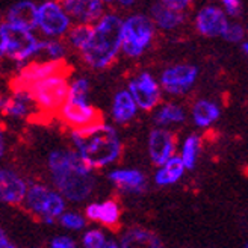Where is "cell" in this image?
<instances>
[{"instance_id":"obj_5","label":"cell","mask_w":248,"mask_h":248,"mask_svg":"<svg viewBox=\"0 0 248 248\" xmlns=\"http://www.w3.org/2000/svg\"><path fill=\"white\" fill-rule=\"evenodd\" d=\"M156 35V26L150 16L133 12L123 23V55L138 59L152 47Z\"/></svg>"},{"instance_id":"obj_10","label":"cell","mask_w":248,"mask_h":248,"mask_svg":"<svg viewBox=\"0 0 248 248\" xmlns=\"http://www.w3.org/2000/svg\"><path fill=\"white\" fill-rule=\"evenodd\" d=\"M26 204L32 212L38 214L46 222H53L56 217L64 214V198L61 192L48 189L44 185H32L28 189Z\"/></svg>"},{"instance_id":"obj_23","label":"cell","mask_w":248,"mask_h":248,"mask_svg":"<svg viewBox=\"0 0 248 248\" xmlns=\"http://www.w3.org/2000/svg\"><path fill=\"white\" fill-rule=\"evenodd\" d=\"M188 114L186 109L176 102H165L160 103L153 110V123L159 127H172L183 124Z\"/></svg>"},{"instance_id":"obj_40","label":"cell","mask_w":248,"mask_h":248,"mask_svg":"<svg viewBox=\"0 0 248 248\" xmlns=\"http://www.w3.org/2000/svg\"><path fill=\"white\" fill-rule=\"evenodd\" d=\"M103 2H105L106 5H109V3H115V0H103Z\"/></svg>"},{"instance_id":"obj_42","label":"cell","mask_w":248,"mask_h":248,"mask_svg":"<svg viewBox=\"0 0 248 248\" xmlns=\"http://www.w3.org/2000/svg\"><path fill=\"white\" fill-rule=\"evenodd\" d=\"M245 248H248V245H247V247H245Z\"/></svg>"},{"instance_id":"obj_32","label":"cell","mask_w":248,"mask_h":248,"mask_svg":"<svg viewBox=\"0 0 248 248\" xmlns=\"http://www.w3.org/2000/svg\"><path fill=\"white\" fill-rule=\"evenodd\" d=\"M61 222H62V226H65L67 229H73V230L82 229L85 224L83 218L78 214H62Z\"/></svg>"},{"instance_id":"obj_22","label":"cell","mask_w":248,"mask_h":248,"mask_svg":"<svg viewBox=\"0 0 248 248\" xmlns=\"http://www.w3.org/2000/svg\"><path fill=\"white\" fill-rule=\"evenodd\" d=\"M109 180L126 192H142L145 189V176L140 170L120 168L109 172Z\"/></svg>"},{"instance_id":"obj_25","label":"cell","mask_w":248,"mask_h":248,"mask_svg":"<svg viewBox=\"0 0 248 248\" xmlns=\"http://www.w3.org/2000/svg\"><path fill=\"white\" fill-rule=\"evenodd\" d=\"M86 217L93 221H102L103 224L114 226L120 218V207L112 200L103 203H91L86 207Z\"/></svg>"},{"instance_id":"obj_29","label":"cell","mask_w":248,"mask_h":248,"mask_svg":"<svg viewBox=\"0 0 248 248\" xmlns=\"http://www.w3.org/2000/svg\"><path fill=\"white\" fill-rule=\"evenodd\" d=\"M68 47L67 41H62V38H46L41 41L40 55L46 56V59L62 61L67 56Z\"/></svg>"},{"instance_id":"obj_13","label":"cell","mask_w":248,"mask_h":248,"mask_svg":"<svg viewBox=\"0 0 248 248\" xmlns=\"http://www.w3.org/2000/svg\"><path fill=\"white\" fill-rule=\"evenodd\" d=\"M230 17L222 6L206 5L198 9L194 17V28L198 35L204 38H222Z\"/></svg>"},{"instance_id":"obj_12","label":"cell","mask_w":248,"mask_h":248,"mask_svg":"<svg viewBox=\"0 0 248 248\" xmlns=\"http://www.w3.org/2000/svg\"><path fill=\"white\" fill-rule=\"evenodd\" d=\"M198 79V67L192 64H174L167 67L159 76L165 94L171 97L186 95Z\"/></svg>"},{"instance_id":"obj_2","label":"cell","mask_w":248,"mask_h":248,"mask_svg":"<svg viewBox=\"0 0 248 248\" xmlns=\"http://www.w3.org/2000/svg\"><path fill=\"white\" fill-rule=\"evenodd\" d=\"M48 170L56 189L71 202L85 200L94 189L93 168L85 164L76 150H53L48 155Z\"/></svg>"},{"instance_id":"obj_18","label":"cell","mask_w":248,"mask_h":248,"mask_svg":"<svg viewBox=\"0 0 248 248\" xmlns=\"http://www.w3.org/2000/svg\"><path fill=\"white\" fill-rule=\"evenodd\" d=\"M5 21L18 28L36 31L38 29V5L32 0H20L11 5L5 14Z\"/></svg>"},{"instance_id":"obj_30","label":"cell","mask_w":248,"mask_h":248,"mask_svg":"<svg viewBox=\"0 0 248 248\" xmlns=\"http://www.w3.org/2000/svg\"><path fill=\"white\" fill-rule=\"evenodd\" d=\"M245 28L238 21H232L229 23V26L222 35V40H226L227 43L236 44V43H244L245 41Z\"/></svg>"},{"instance_id":"obj_9","label":"cell","mask_w":248,"mask_h":248,"mask_svg":"<svg viewBox=\"0 0 248 248\" xmlns=\"http://www.w3.org/2000/svg\"><path fill=\"white\" fill-rule=\"evenodd\" d=\"M68 71L67 61H55V59H32L28 64L21 65V68L12 78L9 88L28 90L33 83L40 82L48 76H53L56 73Z\"/></svg>"},{"instance_id":"obj_41","label":"cell","mask_w":248,"mask_h":248,"mask_svg":"<svg viewBox=\"0 0 248 248\" xmlns=\"http://www.w3.org/2000/svg\"><path fill=\"white\" fill-rule=\"evenodd\" d=\"M58 2H61V3H64V2H67V0H58Z\"/></svg>"},{"instance_id":"obj_36","label":"cell","mask_w":248,"mask_h":248,"mask_svg":"<svg viewBox=\"0 0 248 248\" xmlns=\"http://www.w3.org/2000/svg\"><path fill=\"white\" fill-rule=\"evenodd\" d=\"M135 2L136 0H115V3L121 8H130L135 5Z\"/></svg>"},{"instance_id":"obj_7","label":"cell","mask_w":248,"mask_h":248,"mask_svg":"<svg viewBox=\"0 0 248 248\" xmlns=\"http://www.w3.org/2000/svg\"><path fill=\"white\" fill-rule=\"evenodd\" d=\"M73 18L58 0H44L38 5V29L46 38H64L73 28Z\"/></svg>"},{"instance_id":"obj_4","label":"cell","mask_w":248,"mask_h":248,"mask_svg":"<svg viewBox=\"0 0 248 248\" xmlns=\"http://www.w3.org/2000/svg\"><path fill=\"white\" fill-rule=\"evenodd\" d=\"M41 41L35 31L14 26L8 21L0 24V56L14 64L24 65L38 56Z\"/></svg>"},{"instance_id":"obj_38","label":"cell","mask_w":248,"mask_h":248,"mask_svg":"<svg viewBox=\"0 0 248 248\" xmlns=\"http://www.w3.org/2000/svg\"><path fill=\"white\" fill-rule=\"evenodd\" d=\"M103 248H120L115 242H106L105 245H103Z\"/></svg>"},{"instance_id":"obj_21","label":"cell","mask_w":248,"mask_h":248,"mask_svg":"<svg viewBox=\"0 0 248 248\" xmlns=\"http://www.w3.org/2000/svg\"><path fill=\"white\" fill-rule=\"evenodd\" d=\"M189 115L198 129H209L219 120L221 106L210 98H198L192 103Z\"/></svg>"},{"instance_id":"obj_17","label":"cell","mask_w":248,"mask_h":248,"mask_svg":"<svg viewBox=\"0 0 248 248\" xmlns=\"http://www.w3.org/2000/svg\"><path fill=\"white\" fill-rule=\"evenodd\" d=\"M28 185L16 171L3 168L0 171V197L8 204H18L26 200Z\"/></svg>"},{"instance_id":"obj_19","label":"cell","mask_w":248,"mask_h":248,"mask_svg":"<svg viewBox=\"0 0 248 248\" xmlns=\"http://www.w3.org/2000/svg\"><path fill=\"white\" fill-rule=\"evenodd\" d=\"M138 103L135 102L133 95L127 88L120 90L114 94L112 103H110V120L114 124H118V126L129 124L138 115Z\"/></svg>"},{"instance_id":"obj_15","label":"cell","mask_w":248,"mask_h":248,"mask_svg":"<svg viewBox=\"0 0 248 248\" xmlns=\"http://www.w3.org/2000/svg\"><path fill=\"white\" fill-rule=\"evenodd\" d=\"M0 110H2L3 117L11 120H24L38 109H36L33 98L28 90L9 88V93L0 100Z\"/></svg>"},{"instance_id":"obj_39","label":"cell","mask_w":248,"mask_h":248,"mask_svg":"<svg viewBox=\"0 0 248 248\" xmlns=\"http://www.w3.org/2000/svg\"><path fill=\"white\" fill-rule=\"evenodd\" d=\"M242 52L248 56V41H244L242 43Z\"/></svg>"},{"instance_id":"obj_33","label":"cell","mask_w":248,"mask_h":248,"mask_svg":"<svg viewBox=\"0 0 248 248\" xmlns=\"http://www.w3.org/2000/svg\"><path fill=\"white\" fill-rule=\"evenodd\" d=\"M221 6L224 8V11L229 14V17H238L241 16L242 11V2L241 0H219Z\"/></svg>"},{"instance_id":"obj_35","label":"cell","mask_w":248,"mask_h":248,"mask_svg":"<svg viewBox=\"0 0 248 248\" xmlns=\"http://www.w3.org/2000/svg\"><path fill=\"white\" fill-rule=\"evenodd\" d=\"M50 248H74V244H73V241H71V239L61 236V238L53 239V242H52Z\"/></svg>"},{"instance_id":"obj_14","label":"cell","mask_w":248,"mask_h":248,"mask_svg":"<svg viewBox=\"0 0 248 248\" xmlns=\"http://www.w3.org/2000/svg\"><path fill=\"white\" fill-rule=\"evenodd\" d=\"M147 147L152 162L157 167L164 165L167 160H170L172 156H176V150H177L176 133L170 127L156 126L148 133Z\"/></svg>"},{"instance_id":"obj_27","label":"cell","mask_w":248,"mask_h":248,"mask_svg":"<svg viewBox=\"0 0 248 248\" xmlns=\"http://www.w3.org/2000/svg\"><path fill=\"white\" fill-rule=\"evenodd\" d=\"M202 150V138L200 135L191 133L188 135L182 142L180 147V157L183 160V164L186 170H194L197 165V159Z\"/></svg>"},{"instance_id":"obj_34","label":"cell","mask_w":248,"mask_h":248,"mask_svg":"<svg viewBox=\"0 0 248 248\" xmlns=\"http://www.w3.org/2000/svg\"><path fill=\"white\" fill-rule=\"evenodd\" d=\"M162 2L172 6V8H177L180 11H186L191 6V3L194 2V0H162Z\"/></svg>"},{"instance_id":"obj_3","label":"cell","mask_w":248,"mask_h":248,"mask_svg":"<svg viewBox=\"0 0 248 248\" xmlns=\"http://www.w3.org/2000/svg\"><path fill=\"white\" fill-rule=\"evenodd\" d=\"M123 23L117 12L109 11L93 24V32L86 46L79 52L85 65L93 70H105L123 53Z\"/></svg>"},{"instance_id":"obj_24","label":"cell","mask_w":248,"mask_h":248,"mask_svg":"<svg viewBox=\"0 0 248 248\" xmlns=\"http://www.w3.org/2000/svg\"><path fill=\"white\" fill-rule=\"evenodd\" d=\"M185 170H186V167L183 164L180 155L179 156H172L170 160H167L164 165H160L157 168L156 174H155V182L159 186L174 185L182 179Z\"/></svg>"},{"instance_id":"obj_8","label":"cell","mask_w":248,"mask_h":248,"mask_svg":"<svg viewBox=\"0 0 248 248\" xmlns=\"http://www.w3.org/2000/svg\"><path fill=\"white\" fill-rule=\"evenodd\" d=\"M58 118L61 120L62 124H65L70 129H79L102 121L103 115L90 102V98L68 95L65 103L59 109Z\"/></svg>"},{"instance_id":"obj_11","label":"cell","mask_w":248,"mask_h":248,"mask_svg":"<svg viewBox=\"0 0 248 248\" xmlns=\"http://www.w3.org/2000/svg\"><path fill=\"white\" fill-rule=\"evenodd\" d=\"M127 90L142 112H153L162 102V85L148 71H141L133 76L127 83Z\"/></svg>"},{"instance_id":"obj_6","label":"cell","mask_w":248,"mask_h":248,"mask_svg":"<svg viewBox=\"0 0 248 248\" xmlns=\"http://www.w3.org/2000/svg\"><path fill=\"white\" fill-rule=\"evenodd\" d=\"M70 90L68 71L56 73L29 86L28 91L40 112L58 115L59 109L65 103Z\"/></svg>"},{"instance_id":"obj_20","label":"cell","mask_w":248,"mask_h":248,"mask_svg":"<svg viewBox=\"0 0 248 248\" xmlns=\"http://www.w3.org/2000/svg\"><path fill=\"white\" fill-rule=\"evenodd\" d=\"M150 17L155 23L156 29L171 32L179 29L185 23V11L172 8L164 3L162 0H157L150 8Z\"/></svg>"},{"instance_id":"obj_26","label":"cell","mask_w":248,"mask_h":248,"mask_svg":"<svg viewBox=\"0 0 248 248\" xmlns=\"http://www.w3.org/2000/svg\"><path fill=\"white\" fill-rule=\"evenodd\" d=\"M121 248H164V247L153 233L142 229H135L130 230L123 238Z\"/></svg>"},{"instance_id":"obj_16","label":"cell","mask_w":248,"mask_h":248,"mask_svg":"<svg viewBox=\"0 0 248 248\" xmlns=\"http://www.w3.org/2000/svg\"><path fill=\"white\" fill-rule=\"evenodd\" d=\"M62 5L74 23L94 24L106 14V3L103 0H67Z\"/></svg>"},{"instance_id":"obj_37","label":"cell","mask_w":248,"mask_h":248,"mask_svg":"<svg viewBox=\"0 0 248 248\" xmlns=\"http://www.w3.org/2000/svg\"><path fill=\"white\" fill-rule=\"evenodd\" d=\"M0 248H16L12 244H9V241L5 236V233H2V236H0Z\"/></svg>"},{"instance_id":"obj_1","label":"cell","mask_w":248,"mask_h":248,"mask_svg":"<svg viewBox=\"0 0 248 248\" xmlns=\"http://www.w3.org/2000/svg\"><path fill=\"white\" fill-rule=\"evenodd\" d=\"M70 140L74 150L93 170L114 164L123 150L115 126L103 120L91 126L71 129Z\"/></svg>"},{"instance_id":"obj_31","label":"cell","mask_w":248,"mask_h":248,"mask_svg":"<svg viewBox=\"0 0 248 248\" xmlns=\"http://www.w3.org/2000/svg\"><path fill=\"white\" fill-rule=\"evenodd\" d=\"M105 236L102 232L98 230H91L85 234L83 238V245L85 248H103L105 245Z\"/></svg>"},{"instance_id":"obj_28","label":"cell","mask_w":248,"mask_h":248,"mask_svg":"<svg viewBox=\"0 0 248 248\" xmlns=\"http://www.w3.org/2000/svg\"><path fill=\"white\" fill-rule=\"evenodd\" d=\"M91 32H93V24L74 23L73 28L70 29V32L65 36V41L73 48V50H76L79 53L82 48L86 46V43H88Z\"/></svg>"}]
</instances>
